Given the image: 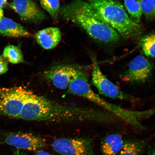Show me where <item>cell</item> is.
Wrapping results in <instances>:
<instances>
[{"label":"cell","mask_w":155,"mask_h":155,"mask_svg":"<svg viewBox=\"0 0 155 155\" xmlns=\"http://www.w3.org/2000/svg\"><path fill=\"white\" fill-rule=\"evenodd\" d=\"M36 155H51L46 151L42 150L36 151Z\"/></svg>","instance_id":"obj_22"},{"label":"cell","mask_w":155,"mask_h":155,"mask_svg":"<svg viewBox=\"0 0 155 155\" xmlns=\"http://www.w3.org/2000/svg\"><path fill=\"white\" fill-rule=\"evenodd\" d=\"M155 0H141V7L143 15L149 21H152L155 16Z\"/></svg>","instance_id":"obj_20"},{"label":"cell","mask_w":155,"mask_h":155,"mask_svg":"<svg viewBox=\"0 0 155 155\" xmlns=\"http://www.w3.org/2000/svg\"><path fill=\"white\" fill-rule=\"evenodd\" d=\"M8 65L5 59L0 55V75L4 74L8 71Z\"/></svg>","instance_id":"obj_21"},{"label":"cell","mask_w":155,"mask_h":155,"mask_svg":"<svg viewBox=\"0 0 155 155\" xmlns=\"http://www.w3.org/2000/svg\"><path fill=\"white\" fill-rule=\"evenodd\" d=\"M14 155H27L25 153L21 151L20 150H15L14 152Z\"/></svg>","instance_id":"obj_24"},{"label":"cell","mask_w":155,"mask_h":155,"mask_svg":"<svg viewBox=\"0 0 155 155\" xmlns=\"http://www.w3.org/2000/svg\"><path fill=\"white\" fill-rule=\"evenodd\" d=\"M59 15L82 28L91 37L105 43L115 42L120 36L104 20L88 2L73 0L62 6Z\"/></svg>","instance_id":"obj_2"},{"label":"cell","mask_w":155,"mask_h":155,"mask_svg":"<svg viewBox=\"0 0 155 155\" xmlns=\"http://www.w3.org/2000/svg\"><path fill=\"white\" fill-rule=\"evenodd\" d=\"M88 78L86 72L77 68L68 87V92L86 98L101 107L118 119L141 128L142 126L140 123V120L154 114L153 109L134 111L107 102L92 90L89 84Z\"/></svg>","instance_id":"obj_3"},{"label":"cell","mask_w":155,"mask_h":155,"mask_svg":"<svg viewBox=\"0 0 155 155\" xmlns=\"http://www.w3.org/2000/svg\"><path fill=\"white\" fill-rule=\"evenodd\" d=\"M77 68L70 65H58L46 71L44 76L57 88L64 90L68 88Z\"/></svg>","instance_id":"obj_11"},{"label":"cell","mask_w":155,"mask_h":155,"mask_svg":"<svg viewBox=\"0 0 155 155\" xmlns=\"http://www.w3.org/2000/svg\"><path fill=\"white\" fill-rule=\"evenodd\" d=\"M148 155H155L154 149H152L148 152Z\"/></svg>","instance_id":"obj_26"},{"label":"cell","mask_w":155,"mask_h":155,"mask_svg":"<svg viewBox=\"0 0 155 155\" xmlns=\"http://www.w3.org/2000/svg\"><path fill=\"white\" fill-rule=\"evenodd\" d=\"M10 6L23 20L38 22L46 18L45 14L32 0H12Z\"/></svg>","instance_id":"obj_10"},{"label":"cell","mask_w":155,"mask_h":155,"mask_svg":"<svg viewBox=\"0 0 155 155\" xmlns=\"http://www.w3.org/2000/svg\"><path fill=\"white\" fill-rule=\"evenodd\" d=\"M155 34L154 33L148 35L141 41V48L143 53L147 57H155Z\"/></svg>","instance_id":"obj_19"},{"label":"cell","mask_w":155,"mask_h":155,"mask_svg":"<svg viewBox=\"0 0 155 155\" xmlns=\"http://www.w3.org/2000/svg\"><path fill=\"white\" fill-rule=\"evenodd\" d=\"M124 143L123 137L118 134L107 136L101 143L102 155H116L119 153Z\"/></svg>","instance_id":"obj_14"},{"label":"cell","mask_w":155,"mask_h":155,"mask_svg":"<svg viewBox=\"0 0 155 155\" xmlns=\"http://www.w3.org/2000/svg\"><path fill=\"white\" fill-rule=\"evenodd\" d=\"M32 92L21 86L0 88V116L19 119Z\"/></svg>","instance_id":"obj_5"},{"label":"cell","mask_w":155,"mask_h":155,"mask_svg":"<svg viewBox=\"0 0 155 155\" xmlns=\"http://www.w3.org/2000/svg\"><path fill=\"white\" fill-rule=\"evenodd\" d=\"M2 141L18 150L36 151L46 145L45 139L31 133L21 132L6 134Z\"/></svg>","instance_id":"obj_8"},{"label":"cell","mask_w":155,"mask_h":155,"mask_svg":"<svg viewBox=\"0 0 155 155\" xmlns=\"http://www.w3.org/2000/svg\"><path fill=\"white\" fill-rule=\"evenodd\" d=\"M0 35L12 38L29 37L31 35L22 25L4 17L0 21Z\"/></svg>","instance_id":"obj_13"},{"label":"cell","mask_w":155,"mask_h":155,"mask_svg":"<svg viewBox=\"0 0 155 155\" xmlns=\"http://www.w3.org/2000/svg\"><path fill=\"white\" fill-rule=\"evenodd\" d=\"M144 148L145 143L142 141H125L119 155H141Z\"/></svg>","instance_id":"obj_16"},{"label":"cell","mask_w":155,"mask_h":155,"mask_svg":"<svg viewBox=\"0 0 155 155\" xmlns=\"http://www.w3.org/2000/svg\"><path fill=\"white\" fill-rule=\"evenodd\" d=\"M7 3V0H0V9H2Z\"/></svg>","instance_id":"obj_23"},{"label":"cell","mask_w":155,"mask_h":155,"mask_svg":"<svg viewBox=\"0 0 155 155\" xmlns=\"http://www.w3.org/2000/svg\"><path fill=\"white\" fill-rule=\"evenodd\" d=\"M4 18V12L3 9H0V21Z\"/></svg>","instance_id":"obj_25"},{"label":"cell","mask_w":155,"mask_h":155,"mask_svg":"<svg viewBox=\"0 0 155 155\" xmlns=\"http://www.w3.org/2000/svg\"><path fill=\"white\" fill-rule=\"evenodd\" d=\"M54 150L62 155H95L91 139L63 138L52 145Z\"/></svg>","instance_id":"obj_6"},{"label":"cell","mask_w":155,"mask_h":155,"mask_svg":"<svg viewBox=\"0 0 155 155\" xmlns=\"http://www.w3.org/2000/svg\"><path fill=\"white\" fill-rule=\"evenodd\" d=\"M88 3L109 26L120 35L132 38L140 31L137 24L128 14L122 4L116 0H89Z\"/></svg>","instance_id":"obj_4"},{"label":"cell","mask_w":155,"mask_h":155,"mask_svg":"<svg viewBox=\"0 0 155 155\" xmlns=\"http://www.w3.org/2000/svg\"><path fill=\"white\" fill-rule=\"evenodd\" d=\"M61 35L59 29L55 27H49L38 31L35 34L36 41L46 50L53 49L61 40Z\"/></svg>","instance_id":"obj_12"},{"label":"cell","mask_w":155,"mask_h":155,"mask_svg":"<svg viewBox=\"0 0 155 155\" xmlns=\"http://www.w3.org/2000/svg\"><path fill=\"white\" fill-rule=\"evenodd\" d=\"M141 0H124V5L128 14L136 23L140 24L143 15L141 7Z\"/></svg>","instance_id":"obj_15"},{"label":"cell","mask_w":155,"mask_h":155,"mask_svg":"<svg viewBox=\"0 0 155 155\" xmlns=\"http://www.w3.org/2000/svg\"><path fill=\"white\" fill-rule=\"evenodd\" d=\"M107 117L106 112L61 105L32 92L25 103L19 119L48 121L85 120L104 121Z\"/></svg>","instance_id":"obj_1"},{"label":"cell","mask_w":155,"mask_h":155,"mask_svg":"<svg viewBox=\"0 0 155 155\" xmlns=\"http://www.w3.org/2000/svg\"><path fill=\"white\" fill-rule=\"evenodd\" d=\"M153 71V64L144 56L139 55L129 63L127 70L122 75V78L130 83H144L152 76Z\"/></svg>","instance_id":"obj_7"},{"label":"cell","mask_w":155,"mask_h":155,"mask_svg":"<svg viewBox=\"0 0 155 155\" xmlns=\"http://www.w3.org/2000/svg\"><path fill=\"white\" fill-rule=\"evenodd\" d=\"M40 4L51 18L56 20L59 15V0H40Z\"/></svg>","instance_id":"obj_18"},{"label":"cell","mask_w":155,"mask_h":155,"mask_svg":"<svg viewBox=\"0 0 155 155\" xmlns=\"http://www.w3.org/2000/svg\"><path fill=\"white\" fill-rule=\"evenodd\" d=\"M3 57L13 64L22 63L24 61V56L20 48L12 45L6 46L3 50Z\"/></svg>","instance_id":"obj_17"},{"label":"cell","mask_w":155,"mask_h":155,"mask_svg":"<svg viewBox=\"0 0 155 155\" xmlns=\"http://www.w3.org/2000/svg\"><path fill=\"white\" fill-rule=\"evenodd\" d=\"M93 61L92 81L99 93L111 98L121 100L129 99V96L120 90L102 73L96 60L94 59Z\"/></svg>","instance_id":"obj_9"}]
</instances>
